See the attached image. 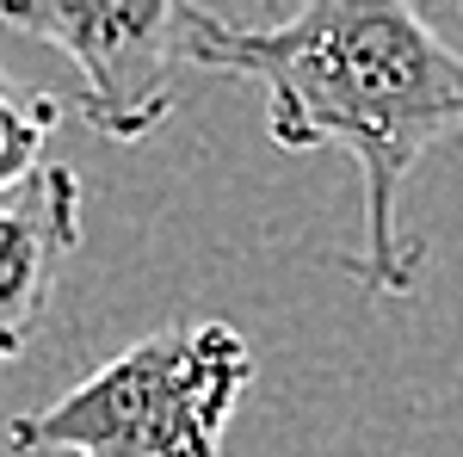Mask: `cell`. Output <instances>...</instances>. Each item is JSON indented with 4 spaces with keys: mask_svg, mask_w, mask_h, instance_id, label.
I'll return each instance as SVG.
<instances>
[{
    "mask_svg": "<svg viewBox=\"0 0 463 457\" xmlns=\"http://www.w3.org/2000/svg\"><path fill=\"white\" fill-rule=\"evenodd\" d=\"M74 247H80V174L69 161H50L0 198V365H13L50 321L56 279Z\"/></svg>",
    "mask_w": 463,
    "mask_h": 457,
    "instance_id": "obj_4",
    "label": "cell"
},
{
    "mask_svg": "<svg viewBox=\"0 0 463 457\" xmlns=\"http://www.w3.org/2000/svg\"><path fill=\"white\" fill-rule=\"evenodd\" d=\"M253 377V347L229 321H179L106 358L50 408L6 426L13 457H222V433Z\"/></svg>",
    "mask_w": 463,
    "mask_h": 457,
    "instance_id": "obj_2",
    "label": "cell"
},
{
    "mask_svg": "<svg viewBox=\"0 0 463 457\" xmlns=\"http://www.w3.org/2000/svg\"><path fill=\"white\" fill-rule=\"evenodd\" d=\"M185 62L253 81L285 155L340 148L358 167L364 229L353 279L364 297H402L420 279L427 253L402 229V192L432 148L463 142V50L420 0H303L279 25H235L192 6Z\"/></svg>",
    "mask_w": 463,
    "mask_h": 457,
    "instance_id": "obj_1",
    "label": "cell"
},
{
    "mask_svg": "<svg viewBox=\"0 0 463 457\" xmlns=\"http://www.w3.org/2000/svg\"><path fill=\"white\" fill-rule=\"evenodd\" d=\"M62 124V100L0 69V198L37 174V155Z\"/></svg>",
    "mask_w": 463,
    "mask_h": 457,
    "instance_id": "obj_5",
    "label": "cell"
},
{
    "mask_svg": "<svg viewBox=\"0 0 463 457\" xmlns=\"http://www.w3.org/2000/svg\"><path fill=\"white\" fill-rule=\"evenodd\" d=\"M192 6L198 0H0V25L62 50L87 130L130 148L174 118L179 69H192Z\"/></svg>",
    "mask_w": 463,
    "mask_h": 457,
    "instance_id": "obj_3",
    "label": "cell"
}]
</instances>
